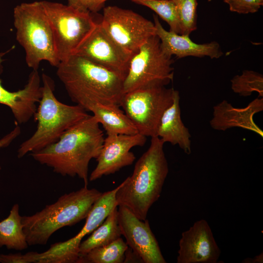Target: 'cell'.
I'll return each mask as SVG.
<instances>
[{
    "mask_svg": "<svg viewBox=\"0 0 263 263\" xmlns=\"http://www.w3.org/2000/svg\"><path fill=\"white\" fill-rule=\"evenodd\" d=\"M104 139L99 123L89 115L67 130L57 141L30 155L55 172L77 176L88 186L90 162L98 157Z\"/></svg>",
    "mask_w": 263,
    "mask_h": 263,
    "instance_id": "obj_1",
    "label": "cell"
},
{
    "mask_svg": "<svg viewBox=\"0 0 263 263\" xmlns=\"http://www.w3.org/2000/svg\"><path fill=\"white\" fill-rule=\"evenodd\" d=\"M56 75L71 100L86 111L97 104L119 106L124 78L118 74L73 55L59 63Z\"/></svg>",
    "mask_w": 263,
    "mask_h": 263,
    "instance_id": "obj_2",
    "label": "cell"
},
{
    "mask_svg": "<svg viewBox=\"0 0 263 263\" xmlns=\"http://www.w3.org/2000/svg\"><path fill=\"white\" fill-rule=\"evenodd\" d=\"M164 144L158 136L151 137L149 148L116 194L117 206L127 207L141 220L147 219L150 208L160 198L169 173Z\"/></svg>",
    "mask_w": 263,
    "mask_h": 263,
    "instance_id": "obj_3",
    "label": "cell"
},
{
    "mask_svg": "<svg viewBox=\"0 0 263 263\" xmlns=\"http://www.w3.org/2000/svg\"><path fill=\"white\" fill-rule=\"evenodd\" d=\"M102 192L84 186L65 193L55 203L30 216H22L23 230L29 246L46 244L58 229L86 219Z\"/></svg>",
    "mask_w": 263,
    "mask_h": 263,
    "instance_id": "obj_4",
    "label": "cell"
},
{
    "mask_svg": "<svg viewBox=\"0 0 263 263\" xmlns=\"http://www.w3.org/2000/svg\"><path fill=\"white\" fill-rule=\"evenodd\" d=\"M41 80L42 96L33 116L37 122V130L20 145L19 158L54 143L67 130L90 115L78 105L59 101L55 95L54 82L49 76L43 73Z\"/></svg>",
    "mask_w": 263,
    "mask_h": 263,
    "instance_id": "obj_5",
    "label": "cell"
},
{
    "mask_svg": "<svg viewBox=\"0 0 263 263\" xmlns=\"http://www.w3.org/2000/svg\"><path fill=\"white\" fill-rule=\"evenodd\" d=\"M13 18L16 39L24 50L27 66L38 70L40 62L46 61L57 67L60 61L41 1L17 5L14 9Z\"/></svg>",
    "mask_w": 263,
    "mask_h": 263,
    "instance_id": "obj_6",
    "label": "cell"
},
{
    "mask_svg": "<svg viewBox=\"0 0 263 263\" xmlns=\"http://www.w3.org/2000/svg\"><path fill=\"white\" fill-rule=\"evenodd\" d=\"M41 1L53 32L60 63L74 55L97 22L89 11L57 2Z\"/></svg>",
    "mask_w": 263,
    "mask_h": 263,
    "instance_id": "obj_7",
    "label": "cell"
},
{
    "mask_svg": "<svg viewBox=\"0 0 263 263\" xmlns=\"http://www.w3.org/2000/svg\"><path fill=\"white\" fill-rule=\"evenodd\" d=\"M173 60L163 51L156 35L150 38L132 56L123 81V93L146 87L166 86L173 78Z\"/></svg>",
    "mask_w": 263,
    "mask_h": 263,
    "instance_id": "obj_8",
    "label": "cell"
},
{
    "mask_svg": "<svg viewBox=\"0 0 263 263\" xmlns=\"http://www.w3.org/2000/svg\"><path fill=\"white\" fill-rule=\"evenodd\" d=\"M174 91L164 86L136 89L123 94L119 106L138 133L146 137L157 136L162 116L173 103Z\"/></svg>",
    "mask_w": 263,
    "mask_h": 263,
    "instance_id": "obj_9",
    "label": "cell"
},
{
    "mask_svg": "<svg viewBox=\"0 0 263 263\" xmlns=\"http://www.w3.org/2000/svg\"><path fill=\"white\" fill-rule=\"evenodd\" d=\"M100 23L109 35L132 55L156 35L154 23L132 10L116 6L104 8Z\"/></svg>",
    "mask_w": 263,
    "mask_h": 263,
    "instance_id": "obj_10",
    "label": "cell"
},
{
    "mask_svg": "<svg viewBox=\"0 0 263 263\" xmlns=\"http://www.w3.org/2000/svg\"><path fill=\"white\" fill-rule=\"evenodd\" d=\"M119 185L113 190L102 193L93 205L81 230L73 238L52 244L45 251L40 253L38 263H76L79 247L83 238L91 234L101 225L110 213L118 207L116 194Z\"/></svg>",
    "mask_w": 263,
    "mask_h": 263,
    "instance_id": "obj_11",
    "label": "cell"
},
{
    "mask_svg": "<svg viewBox=\"0 0 263 263\" xmlns=\"http://www.w3.org/2000/svg\"><path fill=\"white\" fill-rule=\"evenodd\" d=\"M74 55L84 57L123 77H126L132 55L120 46L100 22L80 44Z\"/></svg>",
    "mask_w": 263,
    "mask_h": 263,
    "instance_id": "obj_12",
    "label": "cell"
},
{
    "mask_svg": "<svg viewBox=\"0 0 263 263\" xmlns=\"http://www.w3.org/2000/svg\"><path fill=\"white\" fill-rule=\"evenodd\" d=\"M146 137L139 133L107 135L96 159L97 165L89 176V180H96L132 165L136 157L130 150L134 147L144 145Z\"/></svg>",
    "mask_w": 263,
    "mask_h": 263,
    "instance_id": "obj_13",
    "label": "cell"
},
{
    "mask_svg": "<svg viewBox=\"0 0 263 263\" xmlns=\"http://www.w3.org/2000/svg\"><path fill=\"white\" fill-rule=\"evenodd\" d=\"M118 207L119 228L128 247L144 263H166L148 220L139 219L124 206Z\"/></svg>",
    "mask_w": 263,
    "mask_h": 263,
    "instance_id": "obj_14",
    "label": "cell"
},
{
    "mask_svg": "<svg viewBox=\"0 0 263 263\" xmlns=\"http://www.w3.org/2000/svg\"><path fill=\"white\" fill-rule=\"evenodd\" d=\"M177 263H216L221 250L207 222L201 219L183 232L179 242Z\"/></svg>",
    "mask_w": 263,
    "mask_h": 263,
    "instance_id": "obj_15",
    "label": "cell"
},
{
    "mask_svg": "<svg viewBox=\"0 0 263 263\" xmlns=\"http://www.w3.org/2000/svg\"><path fill=\"white\" fill-rule=\"evenodd\" d=\"M14 47L0 52V74L2 72L3 57ZM41 77L38 70H33L23 88L10 92L4 88L0 79V104L8 107L11 110L17 124L28 122L34 115L42 96Z\"/></svg>",
    "mask_w": 263,
    "mask_h": 263,
    "instance_id": "obj_16",
    "label": "cell"
},
{
    "mask_svg": "<svg viewBox=\"0 0 263 263\" xmlns=\"http://www.w3.org/2000/svg\"><path fill=\"white\" fill-rule=\"evenodd\" d=\"M156 35L159 38L164 52L169 56L174 55L181 58L187 56L203 57L208 56L211 59L219 58L223 55L219 44L212 41L198 44L190 39L188 35L178 34L166 30L159 21L157 15H153Z\"/></svg>",
    "mask_w": 263,
    "mask_h": 263,
    "instance_id": "obj_17",
    "label": "cell"
},
{
    "mask_svg": "<svg viewBox=\"0 0 263 263\" xmlns=\"http://www.w3.org/2000/svg\"><path fill=\"white\" fill-rule=\"evenodd\" d=\"M263 110V97L255 99L246 107L241 109L233 107L224 100L213 107L210 125L214 130L223 131L239 127L255 132L263 137V131L253 120L254 115Z\"/></svg>",
    "mask_w": 263,
    "mask_h": 263,
    "instance_id": "obj_18",
    "label": "cell"
},
{
    "mask_svg": "<svg viewBox=\"0 0 263 263\" xmlns=\"http://www.w3.org/2000/svg\"><path fill=\"white\" fill-rule=\"evenodd\" d=\"M157 136L164 143L177 145L187 154L191 152V134L181 117L179 92L175 90L172 104L165 111L158 126Z\"/></svg>",
    "mask_w": 263,
    "mask_h": 263,
    "instance_id": "obj_19",
    "label": "cell"
},
{
    "mask_svg": "<svg viewBox=\"0 0 263 263\" xmlns=\"http://www.w3.org/2000/svg\"><path fill=\"white\" fill-rule=\"evenodd\" d=\"M89 111L102 125L107 135L138 133L135 126L118 106L97 104L92 106Z\"/></svg>",
    "mask_w": 263,
    "mask_h": 263,
    "instance_id": "obj_20",
    "label": "cell"
},
{
    "mask_svg": "<svg viewBox=\"0 0 263 263\" xmlns=\"http://www.w3.org/2000/svg\"><path fill=\"white\" fill-rule=\"evenodd\" d=\"M19 208L18 204H14L8 217L0 222V247L21 251L29 246Z\"/></svg>",
    "mask_w": 263,
    "mask_h": 263,
    "instance_id": "obj_21",
    "label": "cell"
},
{
    "mask_svg": "<svg viewBox=\"0 0 263 263\" xmlns=\"http://www.w3.org/2000/svg\"><path fill=\"white\" fill-rule=\"evenodd\" d=\"M91 234L88 238L81 242L79 256L86 254L93 248L108 244L121 237L118 207H115L103 222Z\"/></svg>",
    "mask_w": 263,
    "mask_h": 263,
    "instance_id": "obj_22",
    "label": "cell"
},
{
    "mask_svg": "<svg viewBox=\"0 0 263 263\" xmlns=\"http://www.w3.org/2000/svg\"><path fill=\"white\" fill-rule=\"evenodd\" d=\"M128 247L120 237L108 244L93 248L79 256L76 263H122Z\"/></svg>",
    "mask_w": 263,
    "mask_h": 263,
    "instance_id": "obj_23",
    "label": "cell"
},
{
    "mask_svg": "<svg viewBox=\"0 0 263 263\" xmlns=\"http://www.w3.org/2000/svg\"><path fill=\"white\" fill-rule=\"evenodd\" d=\"M154 11L169 26L170 31L181 34L176 6L172 0H130Z\"/></svg>",
    "mask_w": 263,
    "mask_h": 263,
    "instance_id": "obj_24",
    "label": "cell"
},
{
    "mask_svg": "<svg viewBox=\"0 0 263 263\" xmlns=\"http://www.w3.org/2000/svg\"><path fill=\"white\" fill-rule=\"evenodd\" d=\"M231 89L242 96H248L254 92L263 96V76L252 70H244L241 75H236L230 80Z\"/></svg>",
    "mask_w": 263,
    "mask_h": 263,
    "instance_id": "obj_25",
    "label": "cell"
},
{
    "mask_svg": "<svg viewBox=\"0 0 263 263\" xmlns=\"http://www.w3.org/2000/svg\"><path fill=\"white\" fill-rule=\"evenodd\" d=\"M181 24V34L189 35L197 29V0H172Z\"/></svg>",
    "mask_w": 263,
    "mask_h": 263,
    "instance_id": "obj_26",
    "label": "cell"
},
{
    "mask_svg": "<svg viewBox=\"0 0 263 263\" xmlns=\"http://www.w3.org/2000/svg\"><path fill=\"white\" fill-rule=\"evenodd\" d=\"M231 12L240 14L255 13L263 5V0H224Z\"/></svg>",
    "mask_w": 263,
    "mask_h": 263,
    "instance_id": "obj_27",
    "label": "cell"
},
{
    "mask_svg": "<svg viewBox=\"0 0 263 263\" xmlns=\"http://www.w3.org/2000/svg\"><path fill=\"white\" fill-rule=\"evenodd\" d=\"M40 253L29 252L25 254L20 253L0 254L1 263H38Z\"/></svg>",
    "mask_w": 263,
    "mask_h": 263,
    "instance_id": "obj_28",
    "label": "cell"
},
{
    "mask_svg": "<svg viewBox=\"0 0 263 263\" xmlns=\"http://www.w3.org/2000/svg\"><path fill=\"white\" fill-rule=\"evenodd\" d=\"M108 0H80L82 6L92 13H95L103 7Z\"/></svg>",
    "mask_w": 263,
    "mask_h": 263,
    "instance_id": "obj_29",
    "label": "cell"
},
{
    "mask_svg": "<svg viewBox=\"0 0 263 263\" xmlns=\"http://www.w3.org/2000/svg\"><path fill=\"white\" fill-rule=\"evenodd\" d=\"M21 133V129L18 125L8 134L0 139V149L8 147ZM1 169L0 166V170Z\"/></svg>",
    "mask_w": 263,
    "mask_h": 263,
    "instance_id": "obj_30",
    "label": "cell"
},
{
    "mask_svg": "<svg viewBox=\"0 0 263 263\" xmlns=\"http://www.w3.org/2000/svg\"><path fill=\"white\" fill-rule=\"evenodd\" d=\"M69 5L80 10L87 11L81 5L80 0H68Z\"/></svg>",
    "mask_w": 263,
    "mask_h": 263,
    "instance_id": "obj_31",
    "label": "cell"
},
{
    "mask_svg": "<svg viewBox=\"0 0 263 263\" xmlns=\"http://www.w3.org/2000/svg\"><path fill=\"white\" fill-rule=\"evenodd\" d=\"M263 253L260 254L257 256L255 257L253 259L252 258H247L245 259L244 263H263Z\"/></svg>",
    "mask_w": 263,
    "mask_h": 263,
    "instance_id": "obj_32",
    "label": "cell"
}]
</instances>
